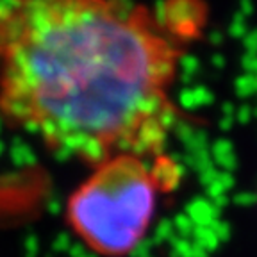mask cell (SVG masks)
Segmentation results:
<instances>
[{"label":"cell","instance_id":"obj_1","mask_svg":"<svg viewBox=\"0 0 257 257\" xmlns=\"http://www.w3.org/2000/svg\"><path fill=\"white\" fill-rule=\"evenodd\" d=\"M179 48L127 0H8L0 11V112L54 152L98 166L154 159L175 120Z\"/></svg>","mask_w":257,"mask_h":257},{"label":"cell","instance_id":"obj_2","mask_svg":"<svg viewBox=\"0 0 257 257\" xmlns=\"http://www.w3.org/2000/svg\"><path fill=\"white\" fill-rule=\"evenodd\" d=\"M175 175L173 163L163 156L111 157L72 193L66 221L96 255L127 257L147 236L161 193L170 188L163 177L173 181Z\"/></svg>","mask_w":257,"mask_h":257}]
</instances>
